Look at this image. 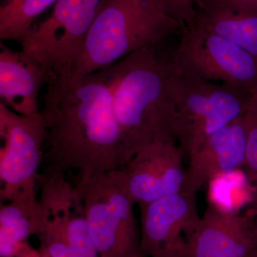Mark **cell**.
Here are the masks:
<instances>
[{"mask_svg":"<svg viewBox=\"0 0 257 257\" xmlns=\"http://www.w3.org/2000/svg\"><path fill=\"white\" fill-rule=\"evenodd\" d=\"M167 11L184 25H189L195 15L196 0H159Z\"/></svg>","mask_w":257,"mask_h":257,"instance_id":"e0dca14e","label":"cell"},{"mask_svg":"<svg viewBox=\"0 0 257 257\" xmlns=\"http://www.w3.org/2000/svg\"><path fill=\"white\" fill-rule=\"evenodd\" d=\"M42 101L47 135L41 170H75L84 178L123 167L106 68L82 76L52 75Z\"/></svg>","mask_w":257,"mask_h":257,"instance_id":"6da1fadb","label":"cell"},{"mask_svg":"<svg viewBox=\"0 0 257 257\" xmlns=\"http://www.w3.org/2000/svg\"><path fill=\"white\" fill-rule=\"evenodd\" d=\"M1 1H2V0H1Z\"/></svg>","mask_w":257,"mask_h":257,"instance_id":"7402d4cb","label":"cell"},{"mask_svg":"<svg viewBox=\"0 0 257 257\" xmlns=\"http://www.w3.org/2000/svg\"><path fill=\"white\" fill-rule=\"evenodd\" d=\"M104 0H58L49 18L19 43L56 77L72 75L76 61Z\"/></svg>","mask_w":257,"mask_h":257,"instance_id":"52a82bcc","label":"cell"},{"mask_svg":"<svg viewBox=\"0 0 257 257\" xmlns=\"http://www.w3.org/2000/svg\"><path fill=\"white\" fill-rule=\"evenodd\" d=\"M249 257H257V251L256 253H253V255H251V256Z\"/></svg>","mask_w":257,"mask_h":257,"instance_id":"ffe728a7","label":"cell"},{"mask_svg":"<svg viewBox=\"0 0 257 257\" xmlns=\"http://www.w3.org/2000/svg\"><path fill=\"white\" fill-rule=\"evenodd\" d=\"M256 97H257V95H256ZM254 194H255V198H256V200H257V192L256 193H255Z\"/></svg>","mask_w":257,"mask_h":257,"instance_id":"44dd1931","label":"cell"},{"mask_svg":"<svg viewBox=\"0 0 257 257\" xmlns=\"http://www.w3.org/2000/svg\"><path fill=\"white\" fill-rule=\"evenodd\" d=\"M0 205V256L14 257L30 236L41 232L43 209L36 190L21 191Z\"/></svg>","mask_w":257,"mask_h":257,"instance_id":"9a60e30c","label":"cell"},{"mask_svg":"<svg viewBox=\"0 0 257 257\" xmlns=\"http://www.w3.org/2000/svg\"><path fill=\"white\" fill-rule=\"evenodd\" d=\"M52 74L35 57L23 50L0 46V102L18 114L40 112L39 96Z\"/></svg>","mask_w":257,"mask_h":257,"instance_id":"4fadbf2b","label":"cell"},{"mask_svg":"<svg viewBox=\"0 0 257 257\" xmlns=\"http://www.w3.org/2000/svg\"><path fill=\"white\" fill-rule=\"evenodd\" d=\"M41 112L25 116L0 102V200L36 190L47 140Z\"/></svg>","mask_w":257,"mask_h":257,"instance_id":"ba28073f","label":"cell"},{"mask_svg":"<svg viewBox=\"0 0 257 257\" xmlns=\"http://www.w3.org/2000/svg\"><path fill=\"white\" fill-rule=\"evenodd\" d=\"M245 1L248 2V3H253V4L257 5V0H245Z\"/></svg>","mask_w":257,"mask_h":257,"instance_id":"d6986e66","label":"cell"},{"mask_svg":"<svg viewBox=\"0 0 257 257\" xmlns=\"http://www.w3.org/2000/svg\"><path fill=\"white\" fill-rule=\"evenodd\" d=\"M197 194L180 192L138 206L143 257H191L202 216Z\"/></svg>","mask_w":257,"mask_h":257,"instance_id":"9c48e42d","label":"cell"},{"mask_svg":"<svg viewBox=\"0 0 257 257\" xmlns=\"http://www.w3.org/2000/svg\"><path fill=\"white\" fill-rule=\"evenodd\" d=\"M89 231L101 257H143L135 203L116 170L79 179Z\"/></svg>","mask_w":257,"mask_h":257,"instance_id":"5b68a950","label":"cell"},{"mask_svg":"<svg viewBox=\"0 0 257 257\" xmlns=\"http://www.w3.org/2000/svg\"><path fill=\"white\" fill-rule=\"evenodd\" d=\"M167 88L175 110V138L185 160L211 135L246 114L253 96L242 89L170 69Z\"/></svg>","mask_w":257,"mask_h":257,"instance_id":"277c9868","label":"cell"},{"mask_svg":"<svg viewBox=\"0 0 257 257\" xmlns=\"http://www.w3.org/2000/svg\"><path fill=\"white\" fill-rule=\"evenodd\" d=\"M160 44L106 67L124 165L149 144L175 140V110L167 88L170 57Z\"/></svg>","mask_w":257,"mask_h":257,"instance_id":"7a4b0ae2","label":"cell"},{"mask_svg":"<svg viewBox=\"0 0 257 257\" xmlns=\"http://www.w3.org/2000/svg\"><path fill=\"white\" fill-rule=\"evenodd\" d=\"M183 152L174 139L149 144L116 170L138 206L180 192L184 173Z\"/></svg>","mask_w":257,"mask_h":257,"instance_id":"30bf717a","label":"cell"},{"mask_svg":"<svg viewBox=\"0 0 257 257\" xmlns=\"http://www.w3.org/2000/svg\"><path fill=\"white\" fill-rule=\"evenodd\" d=\"M58 0H2L0 40L20 42L35 20Z\"/></svg>","mask_w":257,"mask_h":257,"instance_id":"2e32d148","label":"cell"},{"mask_svg":"<svg viewBox=\"0 0 257 257\" xmlns=\"http://www.w3.org/2000/svg\"><path fill=\"white\" fill-rule=\"evenodd\" d=\"M184 26L159 0H104L71 76L109 67L136 51L180 34Z\"/></svg>","mask_w":257,"mask_h":257,"instance_id":"3957f363","label":"cell"},{"mask_svg":"<svg viewBox=\"0 0 257 257\" xmlns=\"http://www.w3.org/2000/svg\"><path fill=\"white\" fill-rule=\"evenodd\" d=\"M172 68L257 95V59L234 42L192 23L170 57Z\"/></svg>","mask_w":257,"mask_h":257,"instance_id":"8992f818","label":"cell"},{"mask_svg":"<svg viewBox=\"0 0 257 257\" xmlns=\"http://www.w3.org/2000/svg\"><path fill=\"white\" fill-rule=\"evenodd\" d=\"M257 251V221L210 205L193 241L191 257H249Z\"/></svg>","mask_w":257,"mask_h":257,"instance_id":"7c38bea8","label":"cell"},{"mask_svg":"<svg viewBox=\"0 0 257 257\" xmlns=\"http://www.w3.org/2000/svg\"><path fill=\"white\" fill-rule=\"evenodd\" d=\"M192 23L234 42L257 59V5L245 0H196Z\"/></svg>","mask_w":257,"mask_h":257,"instance_id":"5bb4252c","label":"cell"},{"mask_svg":"<svg viewBox=\"0 0 257 257\" xmlns=\"http://www.w3.org/2000/svg\"><path fill=\"white\" fill-rule=\"evenodd\" d=\"M14 257H48L40 252V250H36L32 247L28 242L24 245L23 247L19 251Z\"/></svg>","mask_w":257,"mask_h":257,"instance_id":"ac0fdd59","label":"cell"},{"mask_svg":"<svg viewBox=\"0 0 257 257\" xmlns=\"http://www.w3.org/2000/svg\"><path fill=\"white\" fill-rule=\"evenodd\" d=\"M246 153L243 116L211 135L187 160L181 191L197 194L216 177L243 168Z\"/></svg>","mask_w":257,"mask_h":257,"instance_id":"8fae6325","label":"cell"}]
</instances>
